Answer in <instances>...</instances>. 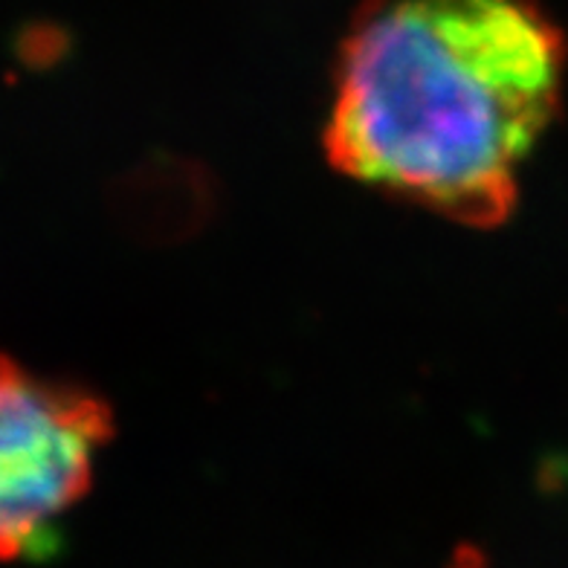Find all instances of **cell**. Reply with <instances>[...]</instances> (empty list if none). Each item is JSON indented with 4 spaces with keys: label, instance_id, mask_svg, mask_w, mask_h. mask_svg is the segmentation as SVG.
<instances>
[{
    "label": "cell",
    "instance_id": "obj_1",
    "mask_svg": "<svg viewBox=\"0 0 568 568\" xmlns=\"http://www.w3.org/2000/svg\"><path fill=\"white\" fill-rule=\"evenodd\" d=\"M566 36L534 0H363L334 73L337 172L453 224L499 226L560 111Z\"/></svg>",
    "mask_w": 568,
    "mask_h": 568
},
{
    "label": "cell",
    "instance_id": "obj_2",
    "mask_svg": "<svg viewBox=\"0 0 568 568\" xmlns=\"http://www.w3.org/2000/svg\"><path fill=\"white\" fill-rule=\"evenodd\" d=\"M113 438L111 406L0 357V560H38L93 485Z\"/></svg>",
    "mask_w": 568,
    "mask_h": 568
}]
</instances>
